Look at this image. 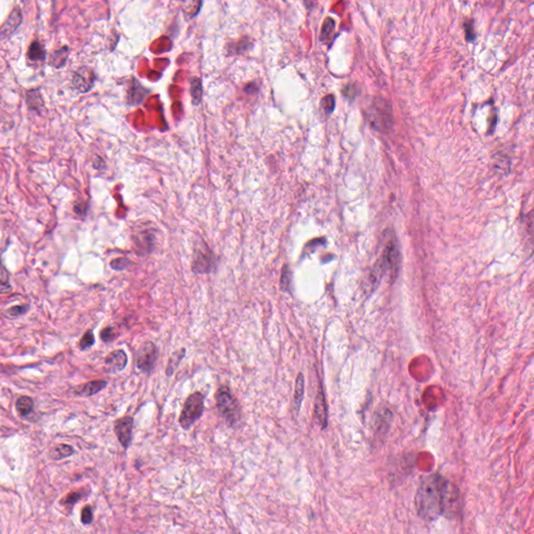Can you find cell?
Returning a JSON list of instances; mask_svg holds the SVG:
<instances>
[{"instance_id":"cell-1","label":"cell","mask_w":534,"mask_h":534,"mask_svg":"<svg viewBox=\"0 0 534 534\" xmlns=\"http://www.w3.org/2000/svg\"><path fill=\"white\" fill-rule=\"evenodd\" d=\"M415 505L422 519L428 522L441 515L450 519L460 506L459 490L438 474H430L422 479L415 494Z\"/></svg>"},{"instance_id":"cell-2","label":"cell","mask_w":534,"mask_h":534,"mask_svg":"<svg viewBox=\"0 0 534 534\" xmlns=\"http://www.w3.org/2000/svg\"><path fill=\"white\" fill-rule=\"evenodd\" d=\"M216 406L219 414L230 427L237 425L241 419V410L238 400H236L230 388L227 386H221L215 395Z\"/></svg>"},{"instance_id":"cell-3","label":"cell","mask_w":534,"mask_h":534,"mask_svg":"<svg viewBox=\"0 0 534 534\" xmlns=\"http://www.w3.org/2000/svg\"><path fill=\"white\" fill-rule=\"evenodd\" d=\"M205 410V397L200 391H196L187 398L178 423L184 430H189L194 423L201 418Z\"/></svg>"},{"instance_id":"cell-4","label":"cell","mask_w":534,"mask_h":534,"mask_svg":"<svg viewBox=\"0 0 534 534\" xmlns=\"http://www.w3.org/2000/svg\"><path fill=\"white\" fill-rule=\"evenodd\" d=\"M217 259L206 242L195 245L191 268L194 273L205 274L214 272L217 268Z\"/></svg>"},{"instance_id":"cell-5","label":"cell","mask_w":534,"mask_h":534,"mask_svg":"<svg viewBox=\"0 0 534 534\" xmlns=\"http://www.w3.org/2000/svg\"><path fill=\"white\" fill-rule=\"evenodd\" d=\"M399 249L397 245L394 241H389L385 248H384L381 259L375 266L373 272L374 280L378 281L381 274L386 271L389 272L390 277L394 279L399 269Z\"/></svg>"},{"instance_id":"cell-6","label":"cell","mask_w":534,"mask_h":534,"mask_svg":"<svg viewBox=\"0 0 534 534\" xmlns=\"http://www.w3.org/2000/svg\"><path fill=\"white\" fill-rule=\"evenodd\" d=\"M159 351L156 345L152 341H145L138 351L136 360V366L139 371L151 374L154 371L156 360H158Z\"/></svg>"},{"instance_id":"cell-7","label":"cell","mask_w":534,"mask_h":534,"mask_svg":"<svg viewBox=\"0 0 534 534\" xmlns=\"http://www.w3.org/2000/svg\"><path fill=\"white\" fill-rule=\"evenodd\" d=\"M134 250L140 257L149 255L154 252L156 236L152 230H142L134 234Z\"/></svg>"},{"instance_id":"cell-8","label":"cell","mask_w":534,"mask_h":534,"mask_svg":"<svg viewBox=\"0 0 534 534\" xmlns=\"http://www.w3.org/2000/svg\"><path fill=\"white\" fill-rule=\"evenodd\" d=\"M95 82V74L89 67H81L73 73L71 86L80 93H87L93 87Z\"/></svg>"},{"instance_id":"cell-9","label":"cell","mask_w":534,"mask_h":534,"mask_svg":"<svg viewBox=\"0 0 534 534\" xmlns=\"http://www.w3.org/2000/svg\"><path fill=\"white\" fill-rule=\"evenodd\" d=\"M133 427H134V419L132 416H124L115 422L114 429L115 433L117 435V438L120 443V445L124 447L125 450L128 449L132 443L133 438Z\"/></svg>"},{"instance_id":"cell-10","label":"cell","mask_w":534,"mask_h":534,"mask_svg":"<svg viewBox=\"0 0 534 534\" xmlns=\"http://www.w3.org/2000/svg\"><path fill=\"white\" fill-rule=\"evenodd\" d=\"M23 20V15L19 6H15L11 12L9 18L3 23V25L0 28V38L7 39L12 37L15 31L19 28Z\"/></svg>"},{"instance_id":"cell-11","label":"cell","mask_w":534,"mask_h":534,"mask_svg":"<svg viewBox=\"0 0 534 534\" xmlns=\"http://www.w3.org/2000/svg\"><path fill=\"white\" fill-rule=\"evenodd\" d=\"M105 364L110 373H117L123 371L128 364V356L122 350H116L110 353L106 358Z\"/></svg>"},{"instance_id":"cell-12","label":"cell","mask_w":534,"mask_h":534,"mask_svg":"<svg viewBox=\"0 0 534 534\" xmlns=\"http://www.w3.org/2000/svg\"><path fill=\"white\" fill-rule=\"evenodd\" d=\"M314 414L321 429H325L328 426V410H327V404L325 400L324 391L319 387V390L316 395L315 399V407H314Z\"/></svg>"},{"instance_id":"cell-13","label":"cell","mask_w":534,"mask_h":534,"mask_svg":"<svg viewBox=\"0 0 534 534\" xmlns=\"http://www.w3.org/2000/svg\"><path fill=\"white\" fill-rule=\"evenodd\" d=\"M107 386V381L97 380L86 383L85 385L78 386L74 389V394L81 397H91L98 394Z\"/></svg>"},{"instance_id":"cell-14","label":"cell","mask_w":534,"mask_h":534,"mask_svg":"<svg viewBox=\"0 0 534 534\" xmlns=\"http://www.w3.org/2000/svg\"><path fill=\"white\" fill-rule=\"evenodd\" d=\"M26 105L30 111L39 115L42 114L43 110L45 109V105L40 90L35 89L26 92Z\"/></svg>"},{"instance_id":"cell-15","label":"cell","mask_w":534,"mask_h":534,"mask_svg":"<svg viewBox=\"0 0 534 534\" xmlns=\"http://www.w3.org/2000/svg\"><path fill=\"white\" fill-rule=\"evenodd\" d=\"M304 392H305V379L302 373H300L296 377L295 381V388H294V396H293V406L295 412L300 411V408L302 406V402L304 399Z\"/></svg>"},{"instance_id":"cell-16","label":"cell","mask_w":534,"mask_h":534,"mask_svg":"<svg viewBox=\"0 0 534 534\" xmlns=\"http://www.w3.org/2000/svg\"><path fill=\"white\" fill-rule=\"evenodd\" d=\"M46 58L44 45L39 41H33L28 47L27 59L33 62H43Z\"/></svg>"},{"instance_id":"cell-17","label":"cell","mask_w":534,"mask_h":534,"mask_svg":"<svg viewBox=\"0 0 534 534\" xmlns=\"http://www.w3.org/2000/svg\"><path fill=\"white\" fill-rule=\"evenodd\" d=\"M69 56V47L68 46H62L61 48L54 51L49 61V65H51L53 68H62L64 67L67 59Z\"/></svg>"},{"instance_id":"cell-18","label":"cell","mask_w":534,"mask_h":534,"mask_svg":"<svg viewBox=\"0 0 534 534\" xmlns=\"http://www.w3.org/2000/svg\"><path fill=\"white\" fill-rule=\"evenodd\" d=\"M185 355H186V350L183 348V349L176 351L174 354L170 356L167 367H166V376L167 377H171L172 375L175 374L176 370L178 368V366L179 365L180 361L184 359Z\"/></svg>"},{"instance_id":"cell-19","label":"cell","mask_w":534,"mask_h":534,"mask_svg":"<svg viewBox=\"0 0 534 534\" xmlns=\"http://www.w3.org/2000/svg\"><path fill=\"white\" fill-rule=\"evenodd\" d=\"M16 409L21 416H27L34 410V400L29 397H20L16 403Z\"/></svg>"},{"instance_id":"cell-20","label":"cell","mask_w":534,"mask_h":534,"mask_svg":"<svg viewBox=\"0 0 534 534\" xmlns=\"http://www.w3.org/2000/svg\"><path fill=\"white\" fill-rule=\"evenodd\" d=\"M146 95V90L144 88L141 87V86L139 85V83L135 84V86H133V87L131 88L130 92H129V103L130 105H138L140 104L141 101L143 100V98L145 97Z\"/></svg>"},{"instance_id":"cell-21","label":"cell","mask_w":534,"mask_h":534,"mask_svg":"<svg viewBox=\"0 0 534 534\" xmlns=\"http://www.w3.org/2000/svg\"><path fill=\"white\" fill-rule=\"evenodd\" d=\"M291 280H292L291 271H290L289 266L285 264L282 268V274H281V280H280L281 289L284 292H290V290H291V282H292Z\"/></svg>"},{"instance_id":"cell-22","label":"cell","mask_w":534,"mask_h":534,"mask_svg":"<svg viewBox=\"0 0 534 534\" xmlns=\"http://www.w3.org/2000/svg\"><path fill=\"white\" fill-rule=\"evenodd\" d=\"M73 452L74 451L72 449V446H70L68 445H59L52 450L51 457L53 459H63L65 457L71 456Z\"/></svg>"},{"instance_id":"cell-23","label":"cell","mask_w":534,"mask_h":534,"mask_svg":"<svg viewBox=\"0 0 534 534\" xmlns=\"http://www.w3.org/2000/svg\"><path fill=\"white\" fill-rule=\"evenodd\" d=\"M191 95L193 98V104L198 105L201 99V84L199 78H193L191 81Z\"/></svg>"},{"instance_id":"cell-24","label":"cell","mask_w":534,"mask_h":534,"mask_svg":"<svg viewBox=\"0 0 534 534\" xmlns=\"http://www.w3.org/2000/svg\"><path fill=\"white\" fill-rule=\"evenodd\" d=\"M132 263L133 262L129 260L128 258H117V259H114L110 265H111L112 269L117 271H122L124 269H127Z\"/></svg>"},{"instance_id":"cell-25","label":"cell","mask_w":534,"mask_h":534,"mask_svg":"<svg viewBox=\"0 0 534 534\" xmlns=\"http://www.w3.org/2000/svg\"><path fill=\"white\" fill-rule=\"evenodd\" d=\"M94 343H95L94 334H93V332L91 331V330H89V331L86 332L85 335L82 337V339L80 341V345H81V348L83 350H86V349H89L90 347H92Z\"/></svg>"},{"instance_id":"cell-26","label":"cell","mask_w":534,"mask_h":534,"mask_svg":"<svg viewBox=\"0 0 534 534\" xmlns=\"http://www.w3.org/2000/svg\"><path fill=\"white\" fill-rule=\"evenodd\" d=\"M334 26H335V23L331 18H328L325 21V24L323 26V30H321V38H320L321 40H324L325 38L327 39L330 35H331V33L334 29Z\"/></svg>"},{"instance_id":"cell-27","label":"cell","mask_w":534,"mask_h":534,"mask_svg":"<svg viewBox=\"0 0 534 534\" xmlns=\"http://www.w3.org/2000/svg\"><path fill=\"white\" fill-rule=\"evenodd\" d=\"M100 337H101V340L105 341V342H109L114 339L115 337V334H114V329L109 327V328H106L104 329L103 331H101L100 333Z\"/></svg>"},{"instance_id":"cell-28","label":"cell","mask_w":534,"mask_h":534,"mask_svg":"<svg viewBox=\"0 0 534 534\" xmlns=\"http://www.w3.org/2000/svg\"><path fill=\"white\" fill-rule=\"evenodd\" d=\"M93 520V512L90 506H86L82 512V522L86 525H89Z\"/></svg>"},{"instance_id":"cell-29","label":"cell","mask_w":534,"mask_h":534,"mask_svg":"<svg viewBox=\"0 0 534 534\" xmlns=\"http://www.w3.org/2000/svg\"><path fill=\"white\" fill-rule=\"evenodd\" d=\"M321 104H323V108H324V109L326 110V111L330 114V113H331V112L333 111L334 106H335V101H334L333 96H332V95H330V96L324 98V99H323V103H321Z\"/></svg>"},{"instance_id":"cell-30","label":"cell","mask_w":534,"mask_h":534,"mask_svg":"<svg viewBox=\"0 0 534 534\" xmlns=\"http://www.w3.org/2000/svg\"><path fill=\"white\" fill-rule=\"evenodd\" d=\"M26 310H27V307H25V306H14V307H11L9 310H7V313L12 316H18V315H21V314H24Z\"/></svg>"},{"instance_id":"cell-31","label":"cell","mask_w":534,"mask_h":534,"mask_svg":"<svg viewBox=\"0 0 534 534\" xmlns=\"http://www.w3.org/2000/svg\"><path fill=\"white\" fill-rule=\"evenodd\" d=\"M80 499H81V494H80V493L72 492V493H70L69 496L67 497V499H66V503H67V504H73V503H75V502H77Z\"/></svg>"},{"instance_id":"cell-32","label":"cell","mask_w":534,"mask_h":534,"mask_svg":"<svg viewBox=\"0 0 534 534\" xmlns=\"http://www.w3.org/2000/svg\"><path fill=\"white\" fill-rule=\"evenodd\" d=\"M74 212L78 215L84 216L86 214V207L84 206V203H78V205L74 206Z\"/></svg>"},{"instance_id":"cell-33","label":"cell","mask_w":534,"mask_h":534,"mask_svg":"<svg viewBox=\"0 0 534 534\" xmlns=\"http://www.w3.org/2000/svg\"><path fill=\"white\" fill-rule=\"evenodd\" d=\"M472 25H467L466 24V30H467V39L468 41L473 40V39L475 38V35H474V31L472 30Z\"/></svg>"}]
</instances>
